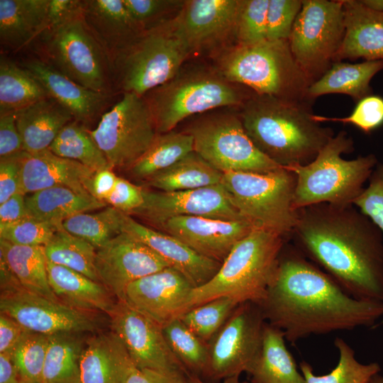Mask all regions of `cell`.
<instances>
[{
  "label": "cell",
  "mask_w": 383,
  "mask_h": 383,
  "mask_svg": "<svg viewBox=\"0 0 383 383\" xmlns=\"http://www.w3.org/2000/svg\"><path fill=\"white\" fill-rule=\"evenodd\" d=\"M265 321L295 343L311 335L372 327L383 303L357 299L286 243L275 279L258 304Z\"/></svg>",
  "instance_id": "1"
},
{
  "label": "cell",
  "mask_w": 383,
  "mask_h": 383,
  "mask_svg": "<svg viewBox=\"0 0 383 383\" xmlns=\"http://www.w3.org/2000/svg\"><path fill=\"white\" fill-rule=\"evenodd\" d=\"M289 238L349 295L383 303V233L354 204L299 209Z\"/></svg>",
  "instance_id": "2"
},
{
  "label": "cell",
  "mask_w": 383,
  "mask_h": 383,
  "mask_svg": "<svg viewBox=\"0 0 383 383\" xmlns=\"http://www.w3.org/2000/svg\"><path fill=\"white\" fill-rule=\"evenodd\" d=\"M311 105L253 93L238 114L255 146L288 167L311 162L335 135L314 120Z\"/></svg>",
  "instance_id": "3"
},
{
  "label": "cell",
  "mask_w": 383,
  "mask_h": 383,
  "mask_svg": "<svg viewBox=\"0 0 383 383\" xmlns=\"http://www.w3.org/2000/svg\"><path fill=\"white\" fill-rule=\"evenodd\" d=\"M287 240L276 232L253 229L233 246L216 274L192 290L184 312L223 296L259 304L275 279Z\"/></svg>",
  "instance_id": "4"
},
{
  "label": "cell",
  "mask_w": 383,
  "mask_h": 383,
  "mask_svg": "<svg viewBox=\"0 0 383 383\" xmlns=\"http://www.w3.org/2000/svg\"><path fill=\"white\" fill-rule=\"evenodd\" d=\"M213 57L214 67L232 83L256 94L311 104L307 97L311 83L295 61L288 40L235 43Z\"/></svg>",
  "instance_id": "5"
},
{
  "label": "cell",
  "mask_w": 383,
  "mask_h": 383,
  "mask_svg": "<svg viewBox=\"0 0 383 383\" xmlns=\"http://www.w3.org/2000/svg\"><path fill=\"white\" fill-rule=\"evenodd\" d=\"M353 150L352 138L341 131L311 162L285 167L296 177L294 198L296 210L323 203L340 206L354 204L379 161L372 153L352 160L343 158V154Z\"/></svg>",
  "instance_id": "6"
},
{
  "label": "cell",
  "mask_w": 383,
  "mask_h": 383,
  "mask_svg": "<svg viewBox=\"0 0 383 383\" xmlns=\"http://www.w3.org/2000/svg\"><path fill=\"white\" fill-rule=\"evenodd\" d=\"M226 79L215 67H182L166 83L143 97L158 134L171 131L186 118L226 106H241L252 95Z\"/></svg>",
  "instance_id": "7"
},
{
  "label": "cell",
  "mask_w": 383,
  "mask_h": 383,
  "mask_svg": "<svg viewBox=\"0 0 383 383\" xmlns=\"http://www.w3.org/2000/svg\"><path fill=\"white\" fill-rule=\"evenodd\" d=\"M296 177L285 167L267 173L229 172L221 184L240 214L257 228L289 238L298 219Z\"/></svg>",
  "instance_id": "8"
},
{
  "label": "cell",
  "mask_w": 383,
  "mask_h": 383,
  "mask_svg": "<svg viewBox=\"0 0 383 383\" xmlns=\"http://www.w3.org/2000/svg\"><path fill=\"white\" fill-rule=\"evenodd\" d=\"M38 38L42 60L74 82L110 95L112 70L105 52L87 27L82 10L45 30Z\"/></svg>",
  "instance_id": "9"
},
{
  "label": "cell",
  "mask_w": 383,
  "mask_h": 383,
  "mask_svg": "<svg viewBox=\"0 0 383 383\" xmlns=\"http://www.w3.org/2000/svg\"><path fill=\"white\" fill-rule=\"evenodd\" d=\"M173 18L145 30L118 59L113 74L123 93L143 96L182 67L191 52L177 33Z\"/></svg>",
  "instance_id": "10"
},
{
  "label": "cell",
  "mask_w": 383,
  "mask_h": 383,
  "mask_svg": "<svg viewBox=\"0 0 383 383\" xmlns=\"http://www.w3.org/2000/svg\"><path fill=\"white\" fill-rule=\"evenodd\" d=\"M184 131L193 137L194 152L223 173H267L283 167L255 146L239 114H205L197 118Z\"/></svg>",
  "instance_id": "11"
},
{
  "label": "cell",
  "mask_w": 383,
  "mask_h": 383,
  "mask_svg": "<svg viewBox=\"0 0 383 383\" xmlns=\"http://www.w3.org/2000/svg\"><path fill=\"white\" fill-rule=\"evenodd\" d=\"M345 34L343 1L302 0L288 42L311 84L331 67Z\"/></svg>",
  "instance_id": "12"
},
{
  "label": "cell",
  "mask_w": 383,
  "mask_h": 383,
  "mask_svg": "<svg viewBox=\"0 0 383 383\" xmlns=\"http://www.w3.org/2000/svg\"><path fill=\"white\" fill-rule=\"evenodd\" d=\"M123 94L89 132L112 169L128 170L148 151L158 133L144 97Z\"/></svg>",
  "instance_id": "13"
},
{
  "label": "cell",
  "mask_w": 383,
  "mask_h": 383,
  "mask_svg": "<svg viewBox=\"0 0 383 383\" xmlns=\"http://www.w3.org/2000/svg\"><path fill=\"white\" fill-rule=\"evenodd\" d=\"M0 310L24 329L51 335L63 333H94L98 321L91 313L31 292L14 279L0 262Z\"/></svg>",
  "instance_id": "14"
},
{
  "label": "cell",
  "mask_w": 383,
  "mask_h": 383,
  "mask_svg": "<svg viewBox=\"0 0 383 383\" xmlns=\"http://www.w3.org/2000/svg\"><path fill=\"white\" fill-rule=\"evenodd\" d=\"M266 323L258 304H239L208 343V376L224 379L248 373L260 351Z\"/></svg>",
  "instance_id": "15"
},
{
  "label": "cell",
  "mask_w": 383,
  "mask_h": 383,
  "mask_svg": "<svg viewBox=\"0 0 383 383\" xmlns=\"http://www.w3.org/2000/svg\"><path fill=\"white\" fill-rule=\"evenodd\" d=\"M241 0H186L174 16L176 30L191 54L214 55L235 43Z\"/></svg>",
  "instance_id": "16"
},
{
  "label": "cell",
  "mask_w": 383,
  "mask_h": 383,
  "mask_svg": "<svg viewBox=\"0 0 383 383\" xmlns=\"http://www.w3.org/2000/svg\"><path fill=\"white\" fill-rule=\"evenodd\" d=\"M109 316L111 331L136 367L189 376L170 350L161 325L121 301Z\"/></svg>",
  "instance_id": "17"
},
{
  "label": "cell",
  "mask_w": 383,
  "mask_h": 383,
  "mask_svg": "<svg viewBox=\"0 0 383 383\" xmlns=\"http://www.w3.org/2000/svg\"><path fill=\"white\" fill-rule=\"evenodd\" d=\"M143 198L142 206L131 214L145 219L154 226L176 216L247 221L221 184L177 192L143 189Z\"/></svg>",
  "instance_id": "18"
},
{
  "label": "cell",
  "mask_w": 383,
  "mask_h": 383,
  "mask_svg": "<svg viewBox=\"0 0 383 383\" xmlns=\"http://www.w3.org/2000/svg\"><path fill=\"white\" fill-rule=\"evenodd\" d=\"M170 267L147 245L123 232L96 249L95 268L102 283L117 299L123 301L133 282Z\"/></svg>",
  "instance_id": "19"
},
{
  "label": "cell",
  "mask_w": 383,
  "mask_h": 383,
  "mask_svg": "<svg viewBox=\"0 0 383 383\" xmlns=\"http://www.w3.org/2000/svg\"><path fill=\"white\" fill-rule=\"evenodd\" d=\"M194 289L182 273L167 267L131 283L122 301L163 326L184 313Z\"/></svg>",
  "instance_id": "20"
},
{
  "label": "cell",
  "mask_w": 383,
  "mask_h": 383,
  "mask_svg": "<svg viewBox=\"0 0 383 383\" xmlns=\"http://www.w3.org/2000/svg\"><path fill=\"white\" fill-rule=\"evenodd\" d=\"M155 227L178 239L202 256L222 263L233 246L254 227L245 220L176 216Z\"/></svg>",
  "instance_id": "21"
},
{
  "label": "cell",
  "mask_w": 383,
  "mask_h": 383,
  "mask_svg": "<svg viewBox=\"0 0 383 383\" xmlns=\"http://www.w3.org/2000/svg\"><path fill=\"white\" fill-rule=\"evenodd\" d=\"M82 13L113 72L118 59L145 30L133 19L123 0L82 1Z\"/></svg>",
  "instance_id": "22"
},
{
  "label": "cell",
  "mask_w": 383,
  "mask_h": 383,
  "mask_svg": "<svg viewBox=\"0 0 383 383\" xmlns=\"http://www.w3.org/2000/svg\"><path fill=\"white\" fill-rule=\"evenodd\" d=\"M94 172L80 162L60 157L49 149L34 153L23 151L19 192L26 195L50 187H66L91 194Z\"/></svg>",
  "instance_id": "23"
},
{
  "label": "cell",
  "mask_w": 383,
  "mask_h": 383,
  "mask_svg": "<svg viewBox=\"0 0 383 383\" xmlns=\"http://www.w3.org/2000/svg\"><path fill=\"white\" fill-rule=\"evenodd\" d=\"M123 232L131 234L150 247L170 267L182 273L194 288L208 282L221 265L219 262L201 255L174 237L140 223L126 213Z\"/></svg>",
  "instance_id": "24"
},
{
  "label": "cell",
  "mask_w": 383,
  "mask_h": 383,
  "mask_svg": "<svg viewBox=\"0 0 383 383\" xmlns=\"http://www.w3.org/2000/svg\"><path fill=\"white\" fill-rule=\"evenodd\" d=\"M42 84L49 97L68 110L74 119L89 123L105 109L110 95L91 90L68 78L41 59H30L21 65Z\"/></svg>",
  "instance_id": "25"
},
{
  "label": "cell",
  "mask_w": 383,
  "mask_h": 383,
  "mask_svg": "<svg viewBox=\"0 0 383 383\" xmlns=\"http://www.w3.org/2000/svg\"><path fill=\"white\" fill-rule=\"evenodd\" d=\"M342 1L345 34L333 62L359 58L383 60V12L366 6L360 0Z\"/></svg>",
  "instance_id": "26"
},
{
  "label": "cell",
  "mask_w": 383,
  "mask_h": 383,
  "mask_svg": "<svg viewBox=\"0 0 383 383\" xmlns=\"http://www.w3.org/2000/svg\"><path fill=\"white\" fill-rule=\"evenodd\" d=\"M135 367L112 331L87 339L80 359V383H126Z\"/></svg>",
  "instance_id": "27"
},
{
  "label": "cell",
  "mask_w": 383,
  "mask_h": 383,
  "mask_svg": "<svg viewBox=\"0 0 383 383\" xmlns=\"http://www.w3.org/2000/svg\"><path fill=\"white\" fill-rule=\"evenodd\" d=\"M47 271L52 291L62 303L70 307L109 315L117 303L102 283L79 272L48 260Z\"/></svg>",
  "instance_id": "28"
},
{
  "label": "cell",
  "mask_w": 383,
  "mask_h": 383,
  "mask_svg": "<svg viewBox=\"0 0 383 383\" xmlns=\"http://www.w3.org/2000/svg\"><path fill=\"white\" fill-rule=\"evenodd\" d=\"M23 150L29 153L49 148L60 131L74 119L70 112L51 97L14 113Z\"/></svg>",
  "instance_id": "29"
},
{
  "label": "cell",
  "mask_w": 383,
  "mask_h": 383,
  "mask_svg": "<svg viewBox=\"0 0 383 383\" xmlns=\"http://www.w3.org/2000/svg\"><path fill=\"white\" fill-rule=\"evenodd\" d=\"M49 0H0L1 45L20 50L47 28Z\"/></svg>",
  "instance_id": "30"
},
{
  "label": "cell",
  "mask_w": 383,
  "mask_h": 383,
  "mask_svg": "<svg viewBox=\"0 0 383 383\" xmlns=\"http://www.w3.org/2000/svg\"><path fill=\"white\" fill-rule=\"evenodd\" d=\"M285 340L280 329L266 323L260 351L248 372L250 383H305Z\"/></svg>",
  "instance_id": "31"
},
{
  "label": "cell",
  "mask_w": 383,
  "mask_h": 383,
  "mask_svg": "<svg viewBox=\"0 0 383 383\" xmlns=\"http://www.w3.org/2000/svg\"><path fill=\"white\" fill-rule=\"evenodd\" d=\"M383 70V60L360 63L333 62L318 79L312 83L307 92L311 102L316 98L331 94L350 96L357 103L372 94V79Z\"/></svg>",
  "instance_id": "32"
},
{
  "label": "cell",
  "mask_w": 383,
  "mask_h": 383,
  "mask_svg": "<svg viewBox=\"0 0 383 383\" xmlns=\"http://www.w3.org/2000/svg\"><path fill=\"white\" fill-rule=\"evenodd\" d=\"M0 262L24 289L60 301L49 284L43 246L19 245L0 239Z\"/></svg>",
  "instance_id": "33"
},
{
  "label": "cell",
  "mask_w": 383,
  "mask_h": 383,
  "mask_svg": "<svg viewBox=\"0 0 383 383\" xmlns=\"http://www.w3.org/2000/svg\"><path fill=\"white\" fill-rule=\"evenodd\" d=\"M106 205L91 194H82L66 187H50L26 196L28 217L59 223L74 215Z\"/></svg>",
  "instance_id": "34"
},
{
  "label": "cell",
  "mask_w": 383,
  "mask_h": 383,
  "mask_svg": "<svg viewBox=\"0 0 383 383\" xmlns=\"http://www.w3.org/2000/svg\"><path fill=\"white\" fill-rule=\"evenodd\" d=\"M223 175L194 151L149 179L146 184L157 191H184L219 184Z\"/></svg>",
  "instance_id": "35"
},
{
  "label": "cell",
  "mask_w": 383,
  "mask_h": 383,
  "mask_svg": "<svg viewBox=\"0 0 383 383\" xmlns=\"http://www.w3.org/2000/svg\"><path fill=\"white\" fill-rule=\"evenodd\" d=\"M194 151L193 137L187 132L173 130L160 133L128 170L133 177L146 182Z\"/></svg>",
  "instance_id": "36"
},
{
  "label": "cell",
  "mask_w": 383,
  "mask_h": 383,
  "mask_svg": "<svg viewBox=\"0 0 383 383\" xmlns=\"http://www.w3.org/2000/svg\"><path fill=\"white\" fill-rule=\"evenodd\" d=\"M82 334L63 333L50 335L41 382L80 383V359L86 342Z\"/></svg>",
  "instance_id": "37"
},
{
  "label": "cell",
  "mask_w": 383,
  "mask_h": 383,
  "mask_svg": "<svg viewBox=\"0 0 383 383\" xmlns=\"http://www.w3.org/2000/svg\"><path fill=\"white\" fill-rule=\"evenodd\" d=\"M48 97L44 87L29 71L1 57L0 113H15Z\"/></svg>",
  "instance_id": "38"
},
{
  "label": "cell",
  "mask_w": 383,
  "mask_h": 383,
  "mask_svg": "<svg viewBox=\"0 0 383 383\" xmlns=\"http://www.w3.org/2000/svg\"><path fill=\"white\" fill-rule=\"evenodd\" d=\"M48 149L60 157L79 162L95 172L112 169L89 130L76 120L63 127Z\"/></svg>",
  "instance_id": "39"
},
{
  "label": "cell",
  "mask_w": 383,
  "mask_h": 383,
  "mask_svg": "<svg viewBox=\"0 0 383 383\" xmlns=\"http://www.w3.org/2000/svg\"><path fill=\"white\" fill-rule=\"evenodd\" d=\"M46 260L67 267L99 282L95 268L96 248L62 228L43 246Z\"/></svg>",
  "instance_id": "40"
},
{
  "label": "cell",
  "mask_w": 383,
  "mask_h": 383,
  "mask_svg": "<svg viewBox=\"0 0 383 383\" xmlns=\"http://www.w3.org/2000/svg\"><path fill=\"white\" fill-rule=\"evenodd\" d=\"M162 330L170 350L188 374L208 376V343L194 334L179 318L167 323Z\"/></svg>",
  "instance_id": "41"
},
{
  "label": "cell",
  "mask_w": 383,
  "mask_h": 383,
  "mask_svg": "<svg viewBox=\"0 0 383 383\" xmlns=\"http://www.w3.org/2000/svg\"><path fill=\"white\" fill-rule=\"evenodd\" d=\"M124 214L109 206L97 213L84 212L70 216L62 222V227L97 249L123 233Z\"/></svg>",
  "instance_id": "42"
},
{
  "label": "cell",
  "mask_w": 383,
  "mask_h": 383,
  "mask_svg": "<svg viewBox=\"0 0 383 383\" xmlns=\"http://www.w3.org/2000/svg\"><path fill=\"white\" fill-rule=\"evenodd\" d=\"M334 345L339 357L337 365L324 375H316L312 367L306 362L300 363V371L305 383H367L381 371L377 362L363 364L355 358V350L343 338L337 337Z\"/></svg>",
  "instance_id": "43"
},
{
  "label": "cell",
  "mask_w": 383,
  "mask_h": 383,
  "mask_svg": "<svg viewBox=\"0 0 383 383\" xmlns=\"http://www.w3.org/2000/svg\"><path fill=\"white\" fill-rule=\"evenodd\" d=\"M240 304L230 297H219L192 307L178 318L198 337L209 343Z\"/></svg>",
  "instance_id": "44"
},
{
  "label": "cell",
  "mask_w": 383,
  "mask_h": 383,
  "mask_svg": "<svg viewBox=\"0 0 383 383\" xmlns=\"http://www.w3.org/2000/svg\"><path fill=\"white\" fill-rule=\"evenodd\" d=\"M50 335L26 330L11 352L21 383H40Z\"/></svg>",
  "instance_id": "45"
},
{
  "label": "cell",
  "mask_w": 383,
  "mask_h": 383,
  "mask_svg": "<svg viewBox=\"0 0 383 383\" xmlns=\"http://www.w3.org/2000/svg\"><path fill=\"white\" fill-rule=\"evenodd\" d=\"M61 228L62 223L27 216L16 222L0 224V239L19 245L44 246Z\"/></svg>",
  "instance_id": "46"
},
{
  "label": "cell",
  "mask_w": 383,
  "mask_h": 383,
  "mask_svg": "<svg viewBox=\"0 0 383 383\" xmlns=\"http://www.w3.org/2000/svg\"><path fill=\"white\" fill-rule=\"evenodd\" d=\"M269 0H241L235 43H253L266 39Z\"/></svg>",
  "instance_id": "47"
},
{
  "label": "cell",
  "mask_w": 383,
  "mask_h": 383,
  "mask_svg": "<svg viewBox=\"0 0 383 383\" xmlns=\"http://www.w3.org/2000/svg\"><path fill=\"white\" fill-rule=\"evenodd\" d=\"M318 123L336 122L353 125L362 132L369 133L383 124V98L371 94L357 103L353 112L345 117H328L313 114Z\"/></svg>",
  "instance_id": "48"
},
{
  "label": "cell",
  "mask_w": 383,
  "mask_h": 383,
  "mask_svg": "<svg viewBox=\"0 0 383 383\" xmlns=\"http://www.w3.org/2000/svg\"><path fill=\"white\" fill-rule=\"evenodd\" d=\"M302 0H269L266 39L288 40Z\"/></svg>",
  "instance_id": "49"
},
{
  "label": "cell",
  "mask_w": 383,
  "mask_h": 383,
  "mask_svg": "<svg viewBox=\"0 0 383 383\" xmlns=\"http://www.w3.org/2000/svg\"><path fill=\"white\" fill-rule=\"evenodd\" d=\"M133 19L144 30L170 19L165 16L179 12L184 1L179 0H123Z\"/></svg>",
  "instance_id": "50"
},
{
  "label": "cell",
  "mask_w": 383,
  "mask_h": 383,
  "mask_svg": "<svg viewBox=\"0 0 383 383\" xmlns=\"http://www.w3.org/2000/svg\"><path fill=\"white\" fill-rule=\"evenodd\" d=\"M353 204L383 233V159L377 162L368 179V186Z\"/></svg>",
  "instance_id": "51"
},
{
  "label": "cell",
  "mask_w": 383,
  "mask_h": 383,
  "mask_svg": "<svg viewBox=\"0 0 383 383\" xmlns=\"http://www.w3.org/2000/svg\"><path fill=\"white\" fill-rule=\"evenodd\" d=\"M143 189L118 177L114 189L106 200L111 206L131 214L143 204Z\"/></svg>",
  "instance_id": "52"
},
{
  "label": "cell",
  "mask_w": 383,
  "mask_h": 383,
  "mask_svg": "<svg viewBox=\"0 0 383 383\" xmlns=\"http://www.w3.org/2000/svg\"><path fill=\"white\" fill-rule=\"evenodd\" d=\"M23 152L0 159V204L19 192Z\"/></svg>",
  "instance_id": "53"
},
{
  "label": "cell",
  "mask_w": 383,
  "mask_h": 383,
  "mask_svg": "<svg viewBox=\"0 0 383 383\" xmlns=\"http://www.w3.org/2000/svg\"><path fill=\"white\" fill-rule=\"evenodd\" d=\"M22 151H24L23 140L14 113H0V158Z\"/></svg>",
  "instance_id": "54"
},
{
  "label": "cell",
  "mask_w": 383,
  "mask_h": 383,
  "mask_svg": "<svg viewBox=\"0 0 383 383\" xmlns=\"http://www.w3.org/2000/svg\"><path fill=\"white\" fill-rule=\"evenodd\" d=\"M82 1L49 0L47 14V29L53 28L82 10Z\"/></svg>",
  "instance_id": "55"
},
{
  "label": "cell",
  "mask_w": 383,
  "mask_h": 383,
  "mask_svg": "<svg viewBox=\"0 0 383 383\" xmlns=\"http://www.w3.org/2000/svg\"><path fill=\"white\" fill-rule=\"evenodd\" d=\"M24 329L11 316L0 313V353H11Z\"/></svg>",
  "instance_id": "56"
},
{
  "label": "cell",
  "mask_w": 383,
  "mask_h": 383,
  "mask_svg": "<svg viewBox=\"0 0 383 383\" xmlns=\"http://www.w3.org/2000/svg\"><path fill=\"white\" fill-rule=\"evenodd\" d=\"M188 377L135 367L126 383H187Z\"/></svg>",
  "instance_id": "57"
},
{
  "label": "cell",
  "mask_w": 383,
  "mask_h": 383,
  "mask_svg": "<svg viewBox=\"0 0 383 383\" xmlns=\"http://www.w3.org/2000/svg\"><path fill=\"white\" fill-rule=\"evenodd\" d=\"M28 216L26 195L18 192L0 204V224L18 221Z\"/></svg>",
  "instance_id": "58"
},
{
  "label": "cell",
  "mask_w": 383,
  "mask_h": 383,
  "mask_svg": "<svg viewBox=\"0 0 383 383\" xmlns=\"http://www.w3.org/2000/svg\"><path fill=\"white\" fill-rule=\"evenodd\" d=\"M118 177L112 169L95 172L91 184V194L99 201L106 203L114 189Z\"/></svg>",
  "instance_id": "59"
},
{
  "label": "cell",
  "mask_w": 383,
  "mask_h": 383,
  "mask_svg": "<svg viewBox=\"0 0 383 383\" xmlns=\"http://www.w3.org/2000/svg\"><path fill=\"white\" fill-rule=\"evenodd\" d=\"M0 383H21L11 353H0Z\"/></svg>",
  "instance_id": "60"
},
{
  "label": "cell",
  "mask_w": 383,
  "mask_h": 383,
  "mask_svg": "<svg viewBox=\"0 0 383 383\" xmlns=\"http://www.w3.org/2000/svg\"><path fill=\"white\" fill-rule=\"evenodd\" d=\"M187 383H206V382L202 381L200 377H198L196 375H189L187 379ZM222 383H250V382H247V381H242L240 379V377L235 376V377H228V378L223 379Z\"/></svg>",
  "instance_id": "61"
},
{
  "label": "cell",
  "mask_w": 383,
  "mask_h": 383,
  "mask_svg": "<svg viewBox=\"0 0 383 383\" xmlns=\"http://www.w3.org/2000/svg\"><path fill=\"white\" fill-rule=\"evenodd\" d=\"M366 6L383 12V0H360Z\"/></svg>",
  "instance_id": "62"
},
{
  "label": "cell",
  "mask_w": 383,
  "mask_h": 383,
  "mask_svg": "<svg viewBox=\"0 0 383 383\" xmlns=\"http://www.w3.org/2000/svg\"><path fill=\"white\" fill-rule=\"evenodd\" d=\"M367 383H383V374L379 372L374 375Z\"/></svg>",
  "instance_id": "63"
},
{
  "label": "cell",
  "mask_w": 383,
  "mask_h": 383,
  "mask_svg": "<svg viewBox=\"0 0 383 383\" xmlns=\"http://www.w3.org/2000/svg\"><path fill=\"white\" fill-rule=\"evenodd\" d=\"M40 383H48V382H40Z\"/></svg>",
  "instance_id": "64"
}]
</instances>
